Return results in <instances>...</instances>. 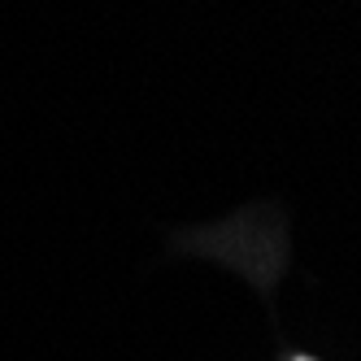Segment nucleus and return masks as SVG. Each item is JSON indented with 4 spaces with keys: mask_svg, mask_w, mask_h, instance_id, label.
Here are the masks:
<instances>
[{
    "mask_svg": "<svg viewBox=\"0 0 361 361\" xmlns=\"http://www.w3.org/2000/svg\"><path fill=\"white\" fill-rule=\"evenodd\" d=\"M296 361H309V357H296Z\"/></svg>",
    "mask_w": 361,
    "mask_h": 361,
    "instance_id": "1",
    "label": "nucleus"
}]
</instances>
